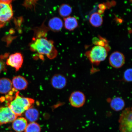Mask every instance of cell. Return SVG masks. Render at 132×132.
Returning <instances> with one entry per match:
<instances>
[{
	"instance_id": "7a4b0ae2",
	"label": "cell",
	"mask_w": 132,
	"mask_h": 132,
	"mask_svg": "<svg viewBox=\"0 0 132 132\" xmlns=\"http://www.w3.org/2000/svg\"><path fill=\"white\" fill-rule=\"evenodd\" d=\"M15 95L14 98L8 104V107L16 116H20L32 107L35 101L32 98L21 96L18 91Z\"/></svg>"
},
{
	"instance_id": "603a6c76",
	"label": "cell",
	"mask_w": 132,
	"mask_h": 132,
	"mask_svg": "<svg viewBox=\"0 0 132 132\" xmlns=\"http://www.w3.org/2000/svg\"><path fill=\"white\" fill-rule=\"evenodd\" d=\"M5 63L4 61L0 59V73L3 71L5 70Z\"/></svg>"
},
{
	"instance_id": "2e32d148",
	"label": "cell",
	"mask_w": 132,
	"mask_h": 132,
	"mask_svg": "<svg viewBox=\"0 0 132 132\" xmlns=\"http://www.w3.org/2000/svg\"><path fill=\"white\" fill-rule=\"evenodd\" d=\"M78 25L76 18L73 16H69L64 19V26L69 30H73L78 27Z\"/></svg>"
},
{
	"instance_id": "30bf717a",
	"label": "cell",
	"mask_w": 132,
	"mask_h": 132,
	"mask_svg": "<svg viewBox=\"0 0 132 132\" xmlns=\"http://www.w3.org/2000/svg\"><path fill=\"white\" fill-rule=\"evenodd\" d=\"M51 82L54 88L61 89L64 88L67 85V80L64 76L60 74H57L52 77Z\"/></svg>"
},
{
	"instance_id": "ffe728a7",
	"label": "cell",
	"mask_w": 132,
	"mask_h": 132,
	"mask_svg": "<svg viewBox=\"0 0 132 132\" xmlns=\"http://www.w3.org/2000/svg\"><path fill=\"white\" fill-rule=\"evenodd\" d=\"M25 132H40L41 128L38 124L32 122L27 125Z\"/></svg>"
},
{
	"instance_id": "9a60e30c",
	"label": "cell",
	"mask_w": 132,
	"mask_h": 132,
	"mask_svg": "<svg viewBox=\"0 0 132 132\" xmlns=\"http://www.w3.org/2000/svg\"><path fill=\"white\" fill-rule=\"evenodd\" d=\"M50 28L54 31L57 32L60 31L63 26V22L61 19L58 17L52 18L49 21Z\"/></svg>"
},
{
	"instance_id": "7402d4cb",
	"label": "cell",
	"mask_w": 132,
	"mask_h": 132,
	"mask_svg": "<svg viewBox=\"0 0 132 132\" xmlns=\"http://www.w3.org/2000/svg\"><path fill=\"white\" fill-rule=\"evenodd\" d=\"M132 69L129 68L124 72L123 78L125 81L129 82L132 81Z\"/></svg>"
},
{
	"instance_id": "8992f818",
	"label": "cell",
	"mask_w": 132,
	"mask_h": 132,
	"mask_svg": "<svg viewBox=\"0 0 132 132\" xmlns=\"http://www.w3.org/2000/svg\"><path fill=\"white\" fill-rule=\"evenodd\" d=\"M86 98L85 94L80 91H76L71 94L69 98L71 105L75 108H79L85 105Z\"/></svg>"
},
{
	"instance_id": "4fadbf2b",
	"label": "cell",
	"mask_w": 132,
	"mask_h": 132,
	"mask_svg": "<svg viewBox=\"0 0 132 132\" xmlns=\"http://www.w3.org/2000/svg\"><path fill=\"white\" fill-rule=\"evenodd\" d=\"M110 105L112 110L116 111H119L124 108L125 103L122 98L117 97L112 98L110 100Z\"/></svg>"
},
{
	"instance_id": "ac0fdd59",
	"label": "cell",
	"mask_w": 132,
	"mask_h": 132,
	"mask_svg": "<svg viewBox=\"0 0 132 132\" xmlns=\"http://www.w3.org/2000/svg\"><path fill=\"white\" fill-rule=\"evenodd\" d=\"M25 116L29 121L34 122L38 118L39 112L37 109L32 107L25 112Z\"/></svg>"
},
{
	"instance_id": "ba28073f",
	"label": "cell",
	"mask_w": 132,
	"mask_h": 132,
	"mask_svg": "<svg viewBox=\"0 0 132 132\" xmlns=\"http://www.w3.org/2000/svg\"><path fill=\"white\" fill-rule=\"evenodd\" d=\"M109 60L110 65L116 69L120 68L122 67L125 62L124 54L118 51L112 53L109 57Z\"/></svg>"
},
{
	"instance_id": "e0dca14e",
	"label": "cell",
	"mask_w": 132,
	"mask_h": 132,
	"mask_svg": "<svg viewBox=\"0 0 132 132\" xmlns=\"http://www.w3.org/2000/svg\"><path fill=\"white\" fill-rule=\"evenodd\" d=\"M89 22L94 27H100L103 24V17L101 14H99L98 13H94L90 16Z\"/></svg>"
},
{
	"instance_id": "9c48e42d",
	"label": "cell",
	"mask_w": 132,
	"mask_h": 132,
	"mask_svg": "<svg viewBox=\"0 0 132 132\" xmlns=\"http://www.w3.org/2000/svg\"><path fill=\"white\" fill-rule=\"evenodd\" d=\"M23 62V56L20 53H16L11 54L7 59L6 64L14 68L16 71L19 70Z\"/></svg>"
},
{
	"instance_id": "6da1fadb",
	"label": "cell",
	"mask_w": 132,
	"mask_h": 132,
	"mask_svg": "<svg viewBox=\"0 0 132 132\" xmlns=\"http://www.w3.org/2000/svg\"><path fill=\"white\" fill-rule=\"evenodd\" d=\"M38 34L37 37L34 38L30 44V48L32 52H37L41 55H45L51 59L54 58L57 55V52L52 40L43 37L44 34Z\"/></svg>"
},
{
	"instance_id": "3957f363",
	"label": "cell",
	"mask_w": 132,
	"mask_h": 132,
	"mask_svg": "<svg viewBox=\"0 0 132 132\" xmlns=\"http://www.w3.org/2000/svg\"><path fill=\"white\" fill-rule=\"evenodd\" d=\"M108 52L105 46L97 45L92 47L87 52L86 55L92 63L98 64L106 59Z\"/></svg>"
},
{
	"instance_id": "52a82bcc",
	"label": "cell",
	"mask_w": 132,
	"mask_h": 132,
	"mask_svg": "<svg viewBox=\"0 0 132 132\" xmlns=\"http://www.w3.org/2000/svg\"><path fill=\"white\" fill-rule=\"evenodd\" d=\"M17 117L9 107H0V125L13 122Z\"/></svg>"
},
{
	"instance_id": "cb8c5ba5",
	"label": "cell",
	"mask_w": 132,
	"mask_h": 132,
	"mask_svg": "<svg viewBox=\"0 0 132 132\" xmlns=\"http://www.w3.org/2000/svg\"><path fill=\"white\" fill-rule=\"evenodd\" d=\"M13 0H0V3L7 4H11Z\"/></svg>"
},
{
	"instance_id": "5bb4252c",
	"label": "cell",
	"mask_w": 132,
	"mask_h": 132,
	"mask_svg": "<svg viewBox=\"0 0 132 132\" xmlns=\"http://www.w3.org/2000/svg\"><path fill=\"white\" fill-rule=\"evenodd\" d=\"M12 81L6 78L0 79V93L6 94L9 93L13 89Z\"/></svg>"
},
{
	"instance_id": "7c38bea8",
	"label": "cell",
	"mask_w": 132,
	"mask_h": 132,
	"mask_svg": "<svg viewBox=\"0 0 132 132\" xmlns=\"http://www.w3.org/2000/svg\"><path fill=\"white\" fill-rule=\"evenodd\" d=\"M27 125V120L25 118L21 117L16 118L12 123V128L16 132L24 131Z\"/></svg>"
},
{
	"instance_id": "44dd1931",
	"label": "cell",
	"mask_w": 132,
	"mask_h": 132,
	"mask_svg": "<svg viewBox=\"0 0 132 132\" xmlns=\"http://www.w3.org/2000/svg\"><path fill=\"white\" fill-rule=\"evenodd\" d=\"M38 0H24L23 5L27 9H32L35 7Z\"/></svg>"
},
{
	"instance_id": "8fae6325",
	"label": "cell",
	"mask_w": 132,
	"mask_h": 132,
	"mask_svg": "<svg viewBox=\"0 0 132 132\" xmlns=\"http://www.w3.org/2000/svg\"><path fill=\"white\" fill-rule=\"evenodd\" d=\"M12 82L13 88L17 90L26 89L28 84L26 79L21 76L14 77L12 79Z\"/></svg>"
},
{
	"instance_id": "5b68a950",
	"label": "cell",
	"mask_w": 132,
	"mask_h": 132,
	"mask_svg": "<svg viewBox=\"0 0 132 132\" xmlns=\"http://www.w3.org/2000/svg\"><path fill=\"white\" fill-rule=\"evenodd\" d=\"M13 15L11 5L0 3V29L4 27L12 18Z\"/></svg>"
},
{
	"instance_id": "277c9868",
	"label": "cell",
	"mask_w": 132,
	"mask_h": 132,
	"mask_svg": "<svg viewBox=\"0 0 132 132\" xmlns=\"http://www.w3.org/2000/svg\"><path fill=\"white\" fill-rule=\"evenodd\" d=\"M132 118L131 108H126L122 112L119 120L120 132H132Z\"/></svg>"
},
{
	"instance_id": "d6986e66",
	"label": "cell",
	"mask_w": 132,
	"mask_h": 132,
	"mask_svg": "<svg viewBox=\"0 0 132 132\" xmlns=\"http://www.w3.org/2000/svg\"><path fill=\"white\" fill-rule=\"evenodd\" d=\"M59 11L61 16L63 17H67L71 14L72 9L69 5L63 4L59 8Z\"/></svg>"
}]
</instances>
